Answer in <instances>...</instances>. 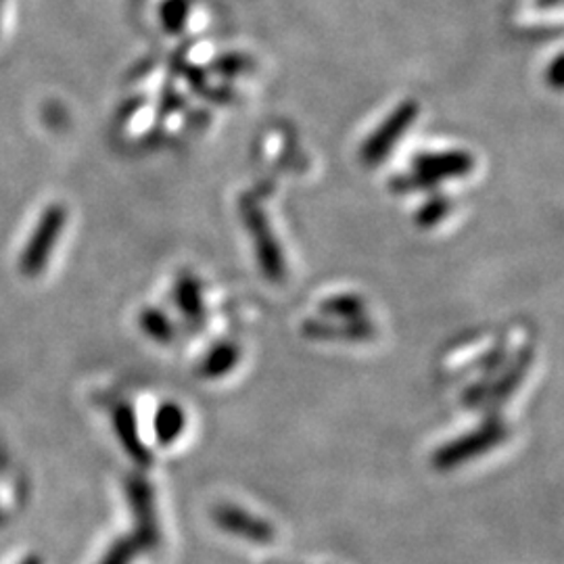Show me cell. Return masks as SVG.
I'll list each match as a JSON object with an SVG mask.
<instances>
[{
	"instance_id": "obj_1",
	"label": "cell",
	"mask_w": 564,
	"mask_h": 564,
	"mask_svg": "<svg viewBox=\"0 0 564 564\" xmlns=\"http://www.w3.org/2000/svg\"><path fill=\"white\" fill-rule=\"evenodd\" d=\"M63 220H65V216H63L61 209H51L44 216V223L39 226L34 239H32L30 247H28L25 260H23V270L28 274L41 270V263L46 262V258L51 253V247H53V242L57 239V232H59L61 226H63Z\"/></svg>"
},
{
	"instance_id": "obj_2",
	"label": "cell",
	"mask_w": 564,
	"mask_h": 564,
	"mask_svg": "<svg viewBox=\"0 0 564 564\" xmlns=\"http://www.w3.org/2000/svg\"><path fill=\"white\" fill-rule=\"evenodd\" d=\"M158 419H160L158 421V433H160V437L165 444L172 442L174 437H178L182 424H184L178 408H165V410H162V414H158Z\"/></svg>"
}]
</instances>
